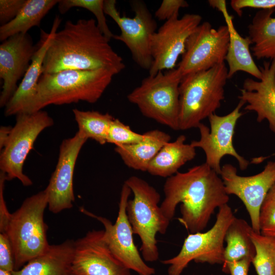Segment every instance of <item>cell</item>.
Segmentation results:
<instances>
[{
  "label": "cell",
  "instance_id": "1",
  "mask_svg": "<svg viewBox=\"0 0 275 275\" xmlns=\"http://www.w3.org/2000/svg\"><path fill=\"white\" fill-rule=\"evenodd\" d=\"M219 176L205 162L167 178L160 205L164 216L171 221L181 203L179 222L190 233L202 232L215 209L229 200Z\"/></svg>",
  "mask_w": 275,
  "mask_h": 275
},
{
  "label": "cell",
  "instance_id": "2",
  "mask_svg": "<svg viewBox=\"0 0 275 275\" xmlns=\"http://www.w3.org/2000/svg\"><path fill=\"white\" fill-rule=\"evenodd\" d=\"M110 40L98 28L93 18L67 21L57 31L43 62L42 74L68 70L107 68L118 73L125 65L112 47Z\"/></svg>",
  "mask_w": 275,
  "mask_h": 275
},
{
  "label": "cell",
  "instance_id": "3",
  "mask_svg": "<svg viewBox=\"0 0 275 275\" xmlns=\"http://www.w3.org/2000/svg\"><path fill=\"white\" fill-rule=\"evenodd\" d=\"M118 73L113 69L68 70L42 74L33 100L23 113L42 110L49 105L80 101L97 102Z\"/></svg>",
  "mask_w": 275,
  "mask_h": 275
},
{
  "label": "cell",
  "instance_id": "4",
  "mask_svg": "<svg viewBox=\"0 0 275 275\" xmlns=\"http://www.w3.org/2000/svg\"><path fill=\"white\" fill-rule=\"evenodd\" d=\"M228 79L225 63L182 77L179 130L198 128L203 119L215 113L225 98Z\"/></svg>",
  "mask_w": 275,
  "mask_h": 275
},
{
  "label": "cell",
  "instance_id": "5",
  "mask_svg": "<svg viewBox=\"0 0 275 275\" xmlns=\"http://www.w3.org/2000/svg\"><path fill=\"white\" fill-rule=\"evenodd\" d=\"M124 183L133 194V199L127 203L126 213L133 234L140 238L142 257L145 261L155 262L159 258L156 235L164 234L170 223L159 206L160 194L147 181L135 176L129 177Z\"/></svg>",
  "mask_w": 275,
  "mask_h": 275
},
{
  "label": "cell",
  "instance_id": "6",
  "mask_svg": "<svg viewBox=\"0 0 275 275\" xmlns=\"http://www.w3.org/2000/svg\"><path fill=\"white\" fill-rule=\"evenodd\" d=\"M48 206L45 189L27 198L20 207L11 213L6 233L11 242L14 257V270L43 253L49 246L48 227L44 213Z\"/></svg>",
  "mask_w": 275,
  "mask_h": 275
},
{
  "label": "cell",
  "instance_id": "7",
  "mask_svg": "<svg viewBox=\"0 0 275 275\" xmlns=\"http://www.w3.org/2000/svg\"><path fill=\"white\" fill-rule=\"evenodd\" d=\"M181 79L177 68L149 75L129 93L128 100L135 105L144 116L179 130Z\"/></svg>",
  "mask_w": 275,
  "mask_h": 275
},
{
  "label": "cell",
  "instance_id": "8",
  "mask_svg": "<svg viewBox=\"0 0 275 275\" xmlns=\"http://www.w3.org/2000/svg\"><path fill=\"white\" fill-rule=\"evenodd\" d=\"M235 217L228 204L219 207L216 221L209 230L189 234L176 256L161 261L163 264L169 265L168 274L181 275L192 261L196 263L223 264L226 232Z\"/></svg>",
  "mask_w": 275,
  "mask_h": 275
},
{
  "label": "cell",
  "instance_id": "9",
  "mask_svg": "<svg viewBox=\"0 0 275 275\" xmlns=\"http://www.w3.org/2000/svg\"><path fill=\"white\" fill-rule=\"evenodd\" d=\"M53 124L52 118L43 110L16 115V123L1 150V172L8 180L17 179L25 186L32 185V180L23 172L24 161L38 135Z\"/></svg>",
  "mask_w": 275,
  "mask_h": 275
},
{
  "label": "cell",
  "instance_id": "10",
  "mask_svg": "<svg viewBox=\"0 0 275 275\" xmlns=\"http://www.w3.org/2000/svg\"><path fill=\"white\" fill-rule=\"evenodd\" d=\"M115 0H105L104 11L120 29L119 35L113 38L122 42L130 50L132 58L141 68L149 71L152 63L151 41L157 30V23L145 3L141 1L131 2L134 12L133 17L121 16Z\"/></svg>",
  "mask_w": 275,
  "mask_h": 275
},
{
  "label": "cell",
  "instance_id": "11",
  "mask_svg": "<svg viewBox=\"0 0 275 275\" xmlns=\"http://www.w3.org/2000/svg\"><path fill=\"white\" fill-rule=\"evenodd\" d=\"M229 42L226 25L215 29L208 21L201 23L187 39L177 68L182 77L225 63Z\"/></svg>",
  "mask_w": 275,
  "mask_h": 275
},
{
  "label": "cell",
  "instance_id": "12",
  "mask_svg": "<svg viewBox=\"0 0 275 275\" xmlns=\"http://www.w3.org/2000/svg\"><path fill=\"white\" fill-rule=\"evenodd\" d=\"M244 104V101L239 100L237 106L228 114L219 116L214 113L210 115L208 117L210 128L201 123L198 127L200 139L190 143L193 147L204 151L205 163L219 175L221 161L225 155L234 157L242 171L246 170L249 165V161L238 153L233 144L235 128L238 120L243 115L240 109Z\"/></svg>",
  "mask_w": 275,
  "mask_h": 275
},
{
  "label": "cell",
  "instance_id": "13",
  "mask_svg": "<svg viewBox=\"0 0 275 275\" xmlns=\"http://www.w3.org/2000/svg\"><path fill=\"white\" fill-rule=\"evenodd\" d=\"M131 193L130 188L124 183L120 194L118 214L114 224L107 218L94 214L84 208H81L80 211L102 224L107 245L125 267L139 275H153L155 269L145 263L134 243V234L127 217L126 206Z\"/></svg>",
  "mask_w": 275,
  "mask_h": 275
},
{
  "label": "cell",
  "instance_id": "14",
  "mask_svg": "<svg viewBox=\"0 0 275 275\" xmlns=\"http://www.w3.org/2000/svg\"><path fill=\"white\" fill-rule=\"evenodd\" d=\"M202 17L197 14H185L174 17L165 22L152 35L151 50L152 65L150 75L164 70L174 69L180 55L185 50L186 42L201 24Z\"/></svg>",
  "mask_w": 275,
  "mask_h": 275
},
{
  "label": "cell",
  "instance_id": "15",
  "mask_svg": "<svg viewBox=\"0 0 275 275\" xmlns=\"http://www.w3.org/2000/svg\"><path fill=\"white\" fill-rule=\"evenodd\" d=\"M221 177L228 195L236 196L244 205L254 231L260 233L259 212L268 191L275 183V161H269L260 173L241 176L232 164L222 166Z\"/></svg>",
  "mask_w": 275,
  "mask_h": 275
},
{
  "label": "cell",
  "instance_id": "16",
  "mask_svg": "<svg viewBox=\"0 0 275 275\" xmlns=\"http://www.w3.org/2000/svg\"><path fill=\"white\" fill-rule=\"evenodd\" d=\"M73 275H131L114 256L104 236V230H92L74 242Z\"/></svg>",
  "mask_w": 275,
  "mask_h": 275
},
{
  "label": "cell",
  "instance_id": "17",
  "mask_svg": "<svg viewBox=\"0 0 275 275\" xmlns=\"http://www.w3.org/2000/svg\"><path fill=\"white\" fill-rule=\"evenodd\" d=\"M87 140L77 132L73 137L64 140L60 145L56 169L45 188L48 207L53 213L73 207L74 170L79 153Z\"/></svg>",
  "mask_w": 275,
  "mask_h": 275
},
{
  "label": "cell",
  "instance_id": "18",
  "mask_svg": "<svg viewBox=\"0 0 275 275\" xmlns=\"http://www.w3.org/2000/svg\"><path fill=\"white\" fill-rule=\"evenodd\" d=\"M37 47L28 33L15 35L1 44L0 77L3 80L1 107L6 105L17 89V82L28 69Z\"/></svg>",
  "mask_w": 275,
  "mask_h": 275
},
{
  "label": "cell",
  "instance_id": "19",
  "mask_svg": "<svg viewBox=\"0 0 275 275\" xmlns=\"http://www.w3.org/2000/svg\"><path fill=\"white\" fill-rule=\"evenodd\" d=\"M259 68L261 79H245L238 98L245 103L244 110L256 113L257 122L267 120L275 134V58L264 61Z\"/></svg>",
  "mask_w": 275,
  "mask_h": 275
},
{
  "label": "cell",
  "instance_id": "20",
  "mask_svg": "<svg viewBox=\"0 0 275 275\" xmlns=\"http://www.w3.org/2000/svg\"><path fill=\"white\" fill-rule=\"evenodd\" d=\"M61 22L60 17L56 16L49 33L41 30L40 39L30 65L17 89L5 106L6 117L23 113L33 100L38 81L42 74L43 62L46 52Z\"/></svg>",
  "mask_w": 275,
  "mask_h": 275
},
{
  "label": "cell",
  "instance_id": "21",
  "mask_svg": "<svg viewBox=\"0 0 275 275\" xmlns=\"http://www.w3.org/2000/svg\"><path fill=\"white\" fill-rule=\"evenodd\" d=\"M208 3L210 6L222 13L228 29L229 42L225 59L228 66V78H231L237 72L242 71L260 80L262 73L250 51L252 41L248 36L243 37L241 36L235 29L233 18L228 12L226 1L210 0Z\"/></svg>",
  "mask_w": 275,
  "mask_h": 275
},
{
  "label": "cell",
  "instance_id": "22",
  "mask_svg": "<svg viewBox=\"0 0 275 275\" xmlns=\"http://www.w3.org/2000/svg\"><path fill=\"white\" fill-rule=\"evenodd\" d=\"M74 242L67 239L60 244H49L43 253L13 271V275H73Z\"/></svg>",
  "mask_w": 275,
  "mask_h": 275
},
{
  "label": "cell",
  "instance_id": "23",
  "mask_svg": "<svg viewBox=\"0 0 275 275\" xmlns=\"http://www.w3.org/2000/svg\"><path fill=\"white\" fill-rule=\"evenodd\" d=\"M144 134L142 141L116 146L115 150L128 168L145 172L160 149L170 141L171 138L167 132L158 129L148 131Z\"/></svg>",
  "mask_w": 275,
  "mask_h": 275
},
{
  "label": "cell",
  "instance_id": "24",
  "mask_svg": "<svg viewBox=\"0 0 275 275\" xmlns=\"http://www.w3.org/2000/svg\"><path fill=\"white\" fill-rule=\"evenodd\" d=\"M185 140L186 136L182 134L174 141L165 144L150 162L147 172L167 178L177 173L196 155V148L186 144Z\"/></svg>",
  "mask_w": 275,
  "mask_h": 275
},
{
  "label": "cell",
  "instance_id": "25",
  "mask_svg": "<svg viewBox=\"0 0 275 275\" xmlns=\"http://www.w3.org/2000/svg\"><path fill=\"white\" fill-rule=\"evenodd\" d=\"M275 9L258 11L248 25V37L252 41L251 50L257 60L275 58Z\"/></svg>",
  "mask_w": 275,
  "mask_h": 275
},
{
  "label": "cell",
  "instance_id": "26",
  "mask_svg": "<svg viewBox=\"0 0 275 275\" xmlns=\"http://www.w3.org/2000/svg\"><path fill=\"white\" fill-rule=\"evenodd\" d=\"M59 2L57 0H25L16 17L1 26V41L3 42L18 34H26L34 26L39 27L42 19Z\"/></svg>",
  "mask_w": 275,
  "mask_h": 275
},
{
  "label": "cell",
  "instance_id": "27",
  "mask_svg": "<svg viewBox=\"0 0 275 275\" xmlns=\"http://www.w3.org/2000/svg\"><path fill=\"white\" fill-rule=\"evenodd\" d=\"M252 230V226L246 221L234 217L225 236L227 244L225 248L223 267L228 263L245 258L253 259L256 252L251 237Z\"/></svg>",
  "mask_w": 275,
  "mask_h": 275
},
{
  "label": "cell",
  "instance_id": "28",
  "mask_svg": "<svg viewBox=\"0 0 275 275\" xmlns=\"http://www.w3.org/2000/svg\"><path fill=\"white\" fill-rule=\"evenodd\" d=\"M77 124L78 132L87 139H93L101 145L107 143L110 125L114 117L108 113L97 111L72 110Z\"/></svg>",
  "mask_w": 275,
  "mask_h": 275
},
{
  "label": "cell",
  "instance_id": "29",
  "mask_svg": "<svg viewBox=\"0 0 275 275\" xmlns=\"http://www.w3.org/2000/svg\"><path fill=\"white\" fill-rule=\"evenodd\" d=\"M251 237L256 252L252 263L258 275H275V237L253 230Z\"/></svg>",
  "mask_w": 275,
  "mask_h": 275
},
{
  "label": "cell",
  "instance_id": "30",
  "mask_svg": "<svg viewBox=\"0 0 275 275\" xmlns=\"http://www.w3.org/2000/svg\"><path fill=\"white\" fill-rule=\"evenodd\" d=\"M103 0H60L58 9L64 14L73 7H80L89 10L96 17L97 26L102 33L108 39L113 38L112 33L106 23L104 11Z\"/></svg>",
  "mask_w": 275,
  "mask_h": 275
},
{
  "label": "cell",
  "instance_id": "31",
  "mask_svg": "<svg viewBox=\"0 0 275 275\" xmlns=\"http://www.w3.org/2000/svg\"><path fill=\"white\" fill-rule=\"evenodd\" d=\"M259 223L261 234L275 237V183L261 206Z\"/></svg>",
  "mask_w": 275,
  "mask_h": 275
},
{
  "label": "cell",
  "instance_id": "32",
  "mask_svg": "<svg viewBox=\"0 0 275 275\" xmlns=\"http://www.w3.org/2000/svg\"><path fill=\"white\" fill-rule=\"evenodd\" d=\"M144 138V133L133 131L129 126L114 118L110 125L107 143L113 144L116 147L120 146L138 143Z\"/></svg>",
  "mask_w": 275,
  "mask_h": 275
},
{
  "label": "cell",
  "instance_id": "33",
  "mask_svg": "<svg viewBox=\"0 0 275 275\" xmlns=\"http://www.w3.org/2000/svg\"><path fill=\"white\" fill-rule=\"evenodd\" d=\"M188 6L187 2L184 0H163L155 12V17L159 20L167 21L179 16L181 8Z\"/></svg>",
  "mask_w": 275,
  "mask_h": 275
},
{
  "label": "cell",
  "instance_id": "34",
  "mask_svg": "<svg viewBox=\"0 0 275 275\" xmlns=\"http://www.w3.org/2000/svg\"><path fill=\"white\" fill-rule=\"evenodd\" d=\"M0 269L9 271L14 270L13 248L6 233H0Z\"/></svg>",
  "mask_w": 275,
  "mask_h": 275
},
{
  "label": "cell",
  "instance_id": "35",
  "mask_svg": "<svg viewBox=\"0 0 275 275\" xmlns=\"http://www.w3.org/2000/svg\"><path fill=\"white\" fill-rule=\"evenodd\" d=\"M25 0H1L0 23L4 25L16 17Z\"/></svg>",
  "mask_w": 275,
  "mask_h": 275
},
{
  "label": "cell",
  "instance_id": "36",
  "mask_svg": "<svg viewBox=\"0 0 275 275\" xmlns=\"http://www.w3.org/2000/svg\"><path fill=\"white\" fill-rule=\"evenodd\" d=\"M230 5L233 10L241 16L242 10L246 8L271 9L275 8V0H232Z\"/></svg>",
  "mask_w": 275,
  "mask_h": 275
},
{
  "label": "cell",
  "instance_id": "37",
  "mask_svg": "<svg viewBox=\"0 0 275 275\" xmlns=\"http://www.w3.org/2000/svg\"><path fill=\"white\" fill-rule=\"evenodd\" d=\"M8 180L6 175L0 173V233H5L7 228L11 213L8 210L4 197L5 181Z\"/></svg>",
  "mask_w": 275,
  "mask_h": 275
},
{
  "label": "cell",
  "instance_id": "38",
  "mask_svg": "<svg viewBox=\"0 0 275 275\" xmlns=\"http://www.w3.org/2000/svg\"><path fill=\"white\" fill-rule=\"evenodd\" d=\"M253 259L245 258L239 260L227 263L222 267L223 272L230 275H248V272Z\"/></svg>",
  "mask_w": 275,
  "mask_h": 275
},
{
  "label": "cell",
  "instance_id": "39",
  "mask_svg": "<svg viewBox=\"0 0 275 275\" xmlns=\"http://www.w3.org/2000/svg\"><path fill=\"white\" fill-rule=\"evenodd\" d=\"M12 127L2 126L0 128V149L2 150L6 144L10 134Z\"/></svg>",
  "mask_w": 275,
  "mask_h": 275
},
{
  "label": "cell",
  "instance_id": "40",
  "mask_svg": "<svg viewBox=\"0 0 275 275\" xmlns=\"http://www.w3.org/2000/svg\"><path fill=\"white\" fill-rule=\"evenodd\" d=\"M0 275H13L12 271H7L0 269Z\"/></svg>",
  "mask_w": 275,
  "mask_h": 275
},
{
  "label": "cell",
  "instance_id": "41",
  "mask_svg": "<svg viewBox=\"0 0 275 275\" xmlns=\"http://www.w3.org/2000/svg\"></svg>",
  "mask_w": 275,
  "mask_h": 275
}]
</instances>
